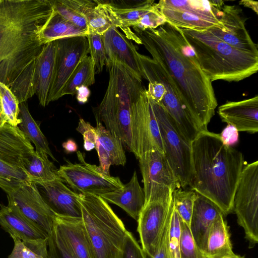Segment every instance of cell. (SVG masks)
<instances>
[{
  "label": "cell",
  "mask_w": 258,
  "mask_h": 258,
  "mask_svg": "<svg viewBox=\"0 0 258 258\" xmlns=\"http://www.w3.org/2000/svg\"><path fill=\"white\" fill-rule=\"evenodd\" d=\"M133 29L152 58L171 79L182 104L202 129L207 130L217 100L212 82L202 70L181 29L167 22L156 29Z\"/></svg>",
  "instance_id": "cell-1"
},
{
  "label": "cell",
  "mask_w": 258,
  "mask_h": 258,
  "mask_svg": "<svg viewBox=\"0 0 258 258\" xmlns=\"http://www.w3.org/2000/svg\"><path fill=\"white\" fill-rule=\"evenodd\" d=\"M53 10L52 1L1 0L0 82L9 88L40 52L39 32Z\"/></svg>",
  "instance_id": "cell-2"
},
{
  "label": "cell",
  "mask_w": 258,
  "mask_h": 258,
  "mask_svg": "<svg viewBox=\"0 0 258 258\" xmlns=\"http://www.w3.org/2000/svg\"><path fill=\"white\" fill-rule=\"evenodd\" d=\"M190 189L215 204L225 216L233 212V199L244 167L241 152L225 145L219 134L201 132L191 142Z\"/></svg>",
  "instance_id": "cell-3"
},
{
  "label": "cell",
  "mask_w": 258,
  "mask_h": 258,
  "mask_svg": "<svg viewBox=\"0 0 258 258\" xmlns=\"http://www.w3.org/2000/svg\"><path fill=\"white\" fill-rule=\"evenodd\" d=\"M108 86L99 105L93 109L96 122L117 137L123 146L132 152L131 108L146 89L120 63L106 59Z\"/></svg>",
  "instance_id": "cell-4"
},
{
  "label": "cell",
  "mask_w": 258,
  "mask_h": 258,
  "mask_svg": "<svg viewBox=\"0 0 258 258\" xmlns=\"http://www.w3.org/2000/svg\"><path fill=\"white\" fill-rule=\"evenodd\" d=\"M181 29L211 82H239L257 72L258 55L237 49L206 30Z\"/></svg>",
  "instance_id": "cell-5"
},
{
  "label": "cell",
  "mask_w": 258,
  "mask_h": 258,
  "mask_svg": "<svg viewBox=\"0 0 258 258\" xmlns=\"http://www.w3.org/2000/svg\"><path fill=\"white\" fill-rule=\"evenodd\" d=\"M82 220L92 258H119L127 230L99 196L79 194Z\"/></svg>",
  "instance_id": "cell-6"
},
{
  "label": "cell",
  "mask_w": 258,
  "mask_h": 258,
  "mask_svg": "<svg viewBox=\"0 0 258 258\" xmlns=\"http://www.w3.org/2000/svg\"><path fill=\"white\" fill-rule=\"evenodd\" d=\"M34 152L18 126L6 123L0 127V187L7 195L32 182L26 165Z\"/></svg>",
  "instance_id": "cell-7"
},
{
  "label": "cell",
  "mask_w": 258,
  "mask_h": 258,
  "mask_svg": "<svg viewBox=\"0 0 258 258\" xmlns=\"http://www.w3.org/2000/svg\"><path fill=\"white\" fill-rule=\"evenodd\" d=\"M223 1L160 0L156 7L166 22L180 29L207 30L220 25Z\"/></svg>",
  "instance_id": "cell-8"
},
{
  "label": "cell",
  "mask_w": 258,
  "mask_h": 258,
  "mask_svg": "<svg viewBox=\"0 0 258 258\" xmlns=\"http://www.w3.org/2000/svg\"><path fill=\"white\" fill-rule=\"evenodd\" d=\"M148 97L158 123L165 157L180 187L185 188L189 185L191 177V143L181 134L163 107Z\"/></svg>",
  "instance_id": "cell-9"
},
{
  "label": "cell",
  "mask_w": 258,
  "mask_h": 258,
  "mask_svg": "<svg viewBox=\"0 0 258 258\" xmlns=\"http://www.w3.org/2000/svg\"><path fill=\"white\" fill-rule=\"evenodd\" d=\"M233 212L251 248L258 242V161L244 166L234 194Z\"/></svg>",
  "instance_id": "cell-10"
},
{
  "label": "cell",
  "mask_w": 258,
  "mask_h": 258,
  "mask_svg": "<svg viewBox=\"0 0 258 258\" xmlns=\"http://www.w3.org/2000/svg\"><path fill=\"white\" fill-rule=\"evenodd\" d=\"M77 156L81 163L69 162L57 170L58 177L76 193L100 196L123 186L118 177L106 175L99 166L86 163L80 151Z\"/></svg>",
  "instance_id": "cell-11"
},
{
  "label": "cell",
  "mask_w": 258,
  "mask_h": 258,
  "mask_svg": "<svg viewBox=\"0 0 258 258\" xmlns=\"http://www.w3.org/2000/svg\"><path fill=\"white\" fill-rule=\"evenodd\" d=\"M143 177L145 204L167 201L181 187L163 153L153 150L138 159Z\"/></svg>",
  "instance_id": "cell-12"
},
{
  "label": "cell",
  "mask_w": 258,
  "mask_h": 258,
  "mask_svg": "<svg viewBox=\"0 0 258 258\" xmlns=\"http://www.w3.org/2000/svg\"><path fill=\"white\" fill-rule=\"evenodd\" d=\"M131 134L132 153L137 159L153 150L164 153L158 123L146 89L132 105Z\"/></svg>",
  "instance_id": "cell-13"
},
{
  "label": "cell",
  "mask_w": 258,
  "mask_h": 258,
  "mask_svg": "<svg viewBox=\"0 0 258 258\" xmlns=\"http://www.w3.org/2000/svg\"><path fill=\"white\" fill-rule=\"evenodd\" d=\"M54 75L47 103L60 98V93L68 79L81 60L89 53L86 36H78L55 40Z\"/></svg>",
  "instance_id": "cell-14"
},
{
  "label": "cell",
  "mask_w": 258,
  "mask_h": 258,
  "mask_svg": "<svg viewBox=\"0 0 258 258\" xmlns=\"http://www.w3.org/2000/svg\"><path fill=\"white\" fill-rule=\"evenodd\" d=\"M246 20L240 7L224 4L220 19L221 24L206 30L237 49L258 55L257 46L246 28Z\"/></svg>",
  "instance_id": "cell-15"
},
{
  "label": "cell",
  "mask_w": 258,
  "mask_h": 258,
  "mask_svg": "<svg viewBox=\"0 0 258 258\" xmlns=\"http://www.w3.org/2000/svg\"><path fill=\"white\" fill-rule=\"evenodd\" d=\"M172 202L171 199L145 205L138 222L139 233L143 250L149 256L155 254Z\"/></svg>",
  "instance_id": "cell-16"
},
{
  "label": "cell",
  "mask_w": 258,
  "mask_h": 258,
  "mask_svg": "<svg viewBox=\"0 0 258 258\" xmlns=\"http://www.w3.org/2000/svg\"><path fill=\"white\" fill-rule=\"evenodd\" d=\"M7 195L22 212L42 227L48 236L51 234L55 215L42 198L35 183L32 181Z\"/></svg>",
  "instance_id": "cell-17"
},
{
  "label": "cell",
  "mask_w": 258,
  "mask_h": 258,
  "mask_svg": "<svg viewBox=\"0 0 258 258\" xmlns=\"http://www.w3.org/2000/svg\"><path fill=\"white\" fill-rule=\"evenodd\" d=\"M36 184L42 198L55 215L82 218L79 194L69 188L60 178Z\"/></svg>",
  "instance_id": "cell-18"
},
{
  "label": "cell",
  "mask_w": 258,
  "mask_h": 258,
  "mask_svg": "<svg viewBox=\"0 0 258 258\" xmlns=\"http://www.w3.org/2000/svg\"><path fill=\"white\" fill-rule=\"evenodd\" d=\"M107 59L122 66L138 80L142 81L139 53L135 45L117 28L112 27L103 35Z\"/></svg>",
  "instance_id": "cell-19"
},
{
  "label": "cell",
  "mask_w": 258,
  "mask_h": 258,
  "mask_svg": "<svg viewBox=\"0 0 258 258\" xmlns=\"http://www.w3.org/2000/svg\"><path fill=\"white\" fill-rule=\"evenodd\" d=\"M8 204L1 205L0 226L11 237L22 240L48 238L45 230L27 217L13 201L8 197Z\"/></svg>",
  "instance_id": "cell-20"
},
{
  "label": "cell",
  "mask_w": 258,
  "mask_h": 258,
  "mask_svg": "<svg viewBox=\"0 0 258 258\" xmlns=\"http://www.w3.org/2000/svg\"><path fill=\"white\" fill-rule=\"evenodd\" d=\"M223 122L238 132L255 134L258 131V96L238 101H227L218 107Z\"/></svg>",
  "instance_id": "cell-21"
},
{
  "label": "cell",
  "mask_w": 258,
  "mask_h": 258,
  "mask_svg": "<svg viewBox=\"0 0 258 258\" xmlns=\"http://www.w3.org/2000/svg\"><path fill=\"white\" fill-rule=\"evenodd\" d=\"M222 215L215 204L197 193L189 228L196 244L203 253L210 229Z\"/></svg>",
  "instance_id": "cell-22"
},
{
  "label": "cell",
  "mask_w": 258,
  "mask_h": 258,
  "mask_svg": "<svg viewBox=\"0 0 258 258\" xmlns=\"http://www.w3.org/2000/svg\"><path fill=\"white\" fill-rule=\"evenodd\" d=\"M55 41L43 45L35 59L34 91L39 104H48L49 93L51 87L55 70Z\"/></svg>",
  "instance_id": "cell-23"
},
{
  "label": "cell",
  "mask_w": 258,
  "mask_h": 258,
  "mask_svg": "<svg viewBox=\"0 0 258 258\" xmlns=\"http://www.w3.org/2000/svg\"><path fill=\"white\" fill-rule=\"evenodd\" d=\"M100 197L120 207L137 221L145 205L144 189L139 184L136 171L130 181L121 188Z\"/></svg>",
  "instance_id": "cell-24"
},
{
  "label": "cell",
  "mask_w": 258,
  "mask_h": 258,
  "mask_svg": "<svg viewBox=\"0 0 258 258\" xmlns=\"http://www.w3.org/2000/svg\"><path fill=\"white\" fill-rule=\"evenodd\" d=\"M54 225L75 258H92L82 218L62 217L55 215Z\"/></svg>",
  "instance_id": "cell-25"
},
{
  "label": "cell",
  "mask_w": 258,
  "mask_h": 258,
  "mask_svg": "<svg viewBox=\"0 0 258 258\" xmlns=\"http://www.w3.org/2000/svg\"><path fill=\"white\" fill-rule=\"evenodd\" d=\"M224 216L221 215L210 229L204 252L207 258H221L234 254L229 227Z\"/></svg>",
  "instance_id": "cell-26"
},
{
  "label": "cell",
  "mask_w": 258,
  "mask_h": 258,
  "mask_svg": "<svg viewBox=\"0 0 258 258\" xmlns=\"http://www.w3.org/2000/svg\"><path fill=\"white\" fill-rule=\"evenodd\" d=\"M87 34V30L77 26L53 10L40 31L39 40L43 45L59 39Z\"/></svg>",
  "instance_id": "cell-27"
},
{
  "label": "cell",
  "mask_w": 258,
  "mask_h": 258,
  "mask_svg": "<svg viewBox=\"0 0 258 258\" xmlns=\"http://www.w3.org/2000/svg\"><path fill=\"white\" fill-rule=\"evenodd\" d=\"M96 4L87 12L88 34L103 35L112 27L122 29V24L112 7L107 3L95 1Z\"/></svg>",
  "instance_id": "cell-28"
},
{
  "label": "cell",
  "mask_w": 258,
  "mask_h": 258,
  "mask_svg": "<svg viewBox=\"0 0 258 258\" xmlns=\"http://www.w3.org/2000/svg\"><path fill=\"white\" fill-rule=\"evenodd\" d=\"M54 11L77 26L87 30L86 14L96 4L95 1L55 0L52 1Z\"/></svg>",
  "instance_id": "cell-29"
},
{
  "label": "cell",
  "mask_w": 258,
  "mask_h": 258,
  "mask_svg": "<svg viewBox=\"0 0 258 258\" xmlns=\"http://www.w3.org/2000/svg\"><path fill=\"white\" fill-rule=\"evenodd\" d=\"M19 118L21 122L18 127L23 132L31 142L34 144L36 151H43L55 161L48 146V141L41 132L39 125L31 115L26 102L19 104Z\"/></svg>",
  "instance_id": "cell-30"
},
{
  "label": "cell",
  "mask_w": 258,
  "mask_h": 258,
  "mask_svg": "<svg viewBox=\"0 0 258 258\" xmlns=\"http://www.w3.org/2000/svg\"><path fill=\"white\" fill-rule=\"evenodd\" d=\"M94 64L90 56L84 57L77 65L68 79L61 93L60 97L76 94L77 89L82 86L88 87L95 82Z\"/></svg>",
  "instance_id": "cell-31"
},
{
  "label": "cell",
  "mask_w": 258,
  "mask_h": 258,
  "mask_svg": "<svg viewBox=\"0 0 258 258\" xmlns=\"http://www.w3.org/2000/svg\"><path fill=\"white\" fill-rule=\"evenodd\" d=\"M26 169L32 182L44 183L59 178L57 169L43 151L35 152L26 165Z\"/></svg>",
  "instance_id": "cell-32"
},
{
  "label": "cell",
  "mask_w": 258,
  "mask_h": 258,
  "mask_svg": "<svg viewBox=\"0 0 258 258\" xmlns=\"http://www.w3.org/2000/svg\"><path fill=\"white\" fill-rule=\"evenodd\" d=\"M155 4L154 1L146 0L136 1L135 4L128 6H111L122 24L124 34L129 38L134 35L130 27H135L140 19L153 7Z\"/></svg>",
  "instance_id": "cell-33"
},
{
  "label": "cell",
  "mask_w": 258,
  "mask_h": 258,
  "mask_svg": "<svg viewBox=\"0 0 258 258\" xmlns=\"http://www.w3.org/2000/svg\"><path fill=\"white\" fill-rule=\"evenodd\" d=\"M95 130L97 139L108 155L111 165L124 166L126 158L121 141L100 122H96Z\"/></svg>",
  "instance_id": "cell-34"
},
{
  "label": "cell",
  "mask_w": 258,
  "mask_h": 258,
  "mask_svg": "<svg viewBox=\"0 0 258 258\" xmlns=\"http://www.w3.org/2000/svg\"><path fill=\"white\" fill-rule=\"evenodd\" d=\"M19 104L10 89L0 82V127L6 123L17 126L21 122Z\"/></svg>",
  "instance_id": "cell-35"
},
{
  "label": "cell",
  "mask_w": 258,
  "mask_h": 258,
  "mask_svg": "<svg viewBox=\"0 0 258 258\" xmlns=\"http://www.w3.org/2000/svg\"><path fill=\"white\" fill-rule=\"evenodd\" d=\"M12 238L14 246L8 258H48V238L22 240Z\"/></svg>",
  "instance_id": "cell-36"
},
{
  "label": "cell",
  "mask_w": 258,
  "mask_h": 258,
  "mask_svg": "<svg viewBox=\"0 0 258 258\" xmlns=\"http://www.w3.org/2000/svg\"><path fill=\"white\" fill-rule=\"evenodd\" d=\"M35 60L14 82L10 89L19 103L25 102L35 94Z\"/></svg>",
  "instance_id": "cell-37"
},
{
  "label": "cell",
  "mask_w": 258,
  "mask_h": 258,
  "mask_svg": "<svg viewBox=\"0 0 258 258\" xmlns=\"http://www.w3.org/2000/svg\"><path fill=\"white\" fill-rule=\"evenodd\" d=\"M197 192L192 189H175L172 192L173 207L189 227Z\"/></svg>",
  "instance_id": "cell-38"
},
{
  "label": "cell",
  "mask_w": 258,
  "mask_h": 258,
  "mask_svg": "<svg viewBox=\"0 0 258 258\" xmlns=\"http://www.w3.org/2000/svg\"><path fill=\"white\" fill-rule=\"evenodd\" d=\"M180 225V258H207L196 244L189 227L181 218Z\"/></svg>",
  "instance_id": "cell-39"
},
{
  "label": "cell",
  "mask_w": 258,
  "mask_h": 258,
  "mask_svg": "<svg viewBox=\"0 0 258 258\" xmlns=\"http://www.w3.org/2000/svg\"><path fill=\"white\" fill-rule=\"evenodd\" d=\"M86 37L89 44L90 56L94 64L95 74L99 73L102 71L107 59L103 35L90 33Z\"/></svg>",
  "instance_id": "cell-40"
},
{
  "label": "cell",
  "mask_w": 258,
  "mask_h": 258,
  "mask_svg": "<svg viewBox=\"0 0 258 258\" xmlns=\"http://www.w3.org/2000/svg\"><path fill=\"white\" fill-rule=\"evenodd\" d=\"M47 252L48 258H75L54 224L48 238Z\"/></svg>",
  "instance_id": "cell-41"
},
{
  "label": "cell",
  "mask_w": 258,
  "mask_h": 258,
  "mask_svg": "<svg viewBox=\"0 0 258 258\" xmlns=\"http://www.w3.org/2000/svg\"><path fill=\"white\" fill-rule=\"evenodd\" d=\"M180 218L173 207L169 231V246L172 258H180Z\"/></svg>",
  "instance_id": "cell-42"
},
{
  "label": "cell",
  "mask_w": 258,
  "mask_h": 258,
  "mask_svg": "<svg viewBox=\"0 0 258 258\" xmlns=\"http://www.w3.org/2000/svg\"><path fill=\"white\" fill-rule=\"evenodd\" d=\"M166 22L165 18L156 7L155 4L153 7L140 19L134 28L142 31L148 29H156Z\"/></svg>",
  "instance_id": "cell-43"
},
{
  "label": "cell",
  "mask_w": 258,
  "mask_h": 258,
  "mask_svg": "<svg viewBox=\"0 0 258 258\" xmlns=\"http://www.w3.org/2000/svg\"><path fill=\"white\" fill-rule=\"evenodd\" d=\"M119 258H145L142 247L133 234L127 231Z\"/></svg>",
  "instance_id": "cell-44"
},
{
  "label": "cell",
  "mask_w": 258,
  "mask_h": 258,
  "mask_svg": "<svg viewBox=\"0 0 258 258\" xmlns=\"http://www.w3.org/2000/svg\"><path fill=\"white\" fill-rule=\"evenodd\" d=\"M173 207L172 201L169 213L166 221L160 242L155 254L153 257H150L144 251L145 258H172L169 246V231Z\"/></svg>",
  "instance_id": "cell-45"
},
{
  "label": "cell",
  "mask_w": 258,
  "mask_h": 258,
  "mask_svg": "<svg viewBox=\"0 0 258 258\" xmlns=\"http://www.w3.org/2000/svg\"><path fill=\"white\" fill-rule=\"evenodd\" d=\"M76 130L81 133L84 139V148L87 151L95 148L97 135L95 127L83 119H80Z\"/></svg>",
  "instance_id": "cell-46"
},
{
  "label": "cell",
  "mask_w": 258,
  "mask_h": 258,
  "mask_svg": "<svg viewBox=\"0 0 258 258\" xmlns=\"http://www.w3.org/2000/svg\"><path fill=\"white\" fill-rule=\"evenodd\" d=\"M219 135L223 143L228 146L235 145L239 141V132L231 124H227Z\"/></svg>",
  "instance_id": "cell-47"
},
{
  "label": "cell",
  "mask_w": 258,
  "mask_h": 258,
  "mask_svg": "<svg viewBox=\"0 0 258 258\" xmlns=\"http://www.w3.org/2000/svg\"><path fill=\"white\" fill-rule=\"evenodd\" d=\"M95 149L97 151L99 160V168L101 171L107 175H110L109 172V168L111 163L110 158L107 155V153L103 149L97 138L96 143Z\"/></svg>",
  "instance_id": "cell-48"
},
{
  "label": "cell",
  "mask_w": 258,
  "mask_h": 258,
  "mask_svg": "<svg viewBox=\"0 0 258 258\" xmlns=\"http://www.w3.org/2000/svg\"><path fill=\"white\" fill-rule=\"evenodd\" d=\"M77 99L81 103H86L90 96V92L87 87L82 86L77 90Z\"/></svg>",
  "instance_id": "cell-49"
},
{
  "label": "cell",
  "mask_w": 258,
  "mask_h": 258,
  "mask_svg": "<svg viewBox=\"0 0 258 258\" xmlns=\"http://www.w3.org/2000/svg\"><path fill=\"white\" fill-rule=\"evenodd\" d=\"M62 147L65 152L69 154L78 151V146L72 139H69L62 144Z\"/></svg>",
  "instance_id": "cell-50"
},
{
  "label": "cell",
  "mask_w": 258,
  "mask_h": 258,
  "mask_svg": "<svg viewBox=\"0 0 258 258\" xmlns=\"http://www.w3.org/2000/svg\"><path fill=\"white\" fill-rule=\"evenodd\" d=\"M239 4L245 7L251 9L256 14H258V2L254 1L242 0L239 1Z\"/></svg>",
  "instance_id": "cell-51"
},
{
  "label": "cell",
  "mask_w": 258,
  "mask_h": 258,
  "mask_svg": "<svg viewBox=\"0 0 258 258\" xmlns=\"http://www.w3.org/2000/svg\"><path fill=\"white\" fill-rule=\"evenodd\" d=\"M221 258H245L243 256H241L239 255L235 254V253L233 255L224 256Z\"/></svg>",
  "instance_id": "cell-52"
},
{
  "label": "cell",
  "mask_w": 258,
  "mask_h": 258,
  "mask_svg": "<svg viewBox=\"0 0 258 258\" xmlns=\"http://www.w3.org/2000/svg\"><path fill=\"white\" fill-rule=\"evenodd\" d=\"M0 3H1V0H0Z\"/></svg>",
  "instance_id": "cell-53"
}]
</instances>
